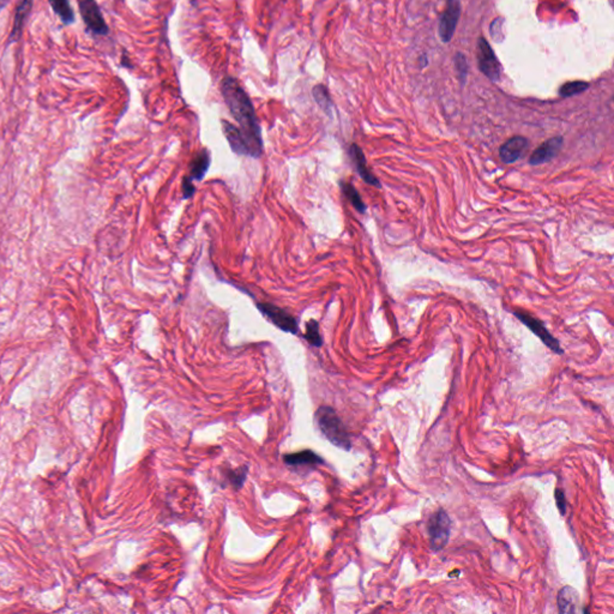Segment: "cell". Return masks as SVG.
I'll return each instance as SVG.
<instances>
[{
  "label": "cell",
  "instance_id": "1",
  "mask_svg": "<svg viewBox=\"0 0 614 614\" xmlns=\"http://www.w3.org/2000/svg\"><path fill=\"white\" fill-rule=\"evenodd\" d=\"M221 91L230 113L240 125V131L247 144L251 158H259L263 153V139L252 101L233 77H225Z\"/></svg>",
  "mask_w": 614,
  "mask_h": 614
},
{
  "label": "cell",
  "instance_id": "2",
  "mask_svg": "<svg viewBox=\"0 0 614 614\" xmlns=\"http://www.w3.org/2000/svg\"><path fill=\"white\" fill-rule=\"evenodd\" d=\"M316 419L321 433L328 438V441L343 450H350L352 441L349 434L335 409L323 406L317 410Z\"/></svg>",
  "mask_w": 614,
  "mask_h": 614
},
{
  "label": "cell",
  "instance_id": "3",
  "mask_svg": "<svg viewBox=\"0 0 614 614\" xmlns=\"http://www.w3.org/2000/svg\"><path fill=\"white\" fill-rule=\"evenodd\" d=\"M451 521L444 510L437 511L428 522V535L430 545L434 552L441 551L450 537Z\"/></svg>",
  "mask_w": 614,
  "mask_h": 614
},
{
  "label": "cell",
  "instance_id": "4",
  "mask_svg": "<svg viewBox=\"0 0 614 614\" xmlns=\"http://www.w3.org/2000/svg\"><path fill=\"white\" fill-rule=\"evenodd\" d=\"M515 317H517L519 321H522L528 329L532 331L534 335H537L540 340L542 341L543 345H547L552 352H554L556 354H563L564 350L561 349L559 341L556 340L554 336L552 335L550 331L547 330L546 326L540 319H537L532 315H529L528 312L513 311Z\"/></svg>",
  "mask_w": 614,
  "mask_h": 614
},
{
  "label": "cell",
  "instance_id": "5",
  "mask_svg": "<svg viewBox=\"0 0 614 614\" xmlns=\"http://www.w3.org/2000/svg\"><path fill=\"white\" fill-rule=\"evenodd\" d=\"M476 54H478L480 71L482 72L484 76L489 77L491 81H498L500 78V73H502L500 62H498L492 48L484 38H480L478 41Z\"/></svg>",
  "mask_w": 614,
  "mask_h": 614
},
{
  "label": "cell",
  "instance_id": "6",
  "mask_svg": "<svg viewBox=\"0 0 614 614\" xmlns=\"http://www.w3.org/2000/svg\"><path fill=\"white\" fill-rule=\"evenodd\" d=\"M79 11L86 28L95 35L105 36L108 34V25L106 24L100 8L95 0H81Z\"/></svg>",
  "mask_w": 614,
  "mask_h": 614
},
{
  "label": "cell",
  "instance_id": "7",
  "mask_svg": "<svg viewBox=\"0 0 614 614\" xmlns=\"http://www.w3.org/2000/svg\"><path fill=\"white\" fill-rule=\"evenodd\" d=\"M257 307L259 311L262 312V315L267 317L273 326H278V329L291 334H297L299 326L297 319L292 315L269 302L257 304Z\"/></svg>",
  "mask_w": 614,
  "mask_h": 614
},
{
  "label": "cell",
  "instance_id": "8",
  "mask_svg": "<svg viewBox=\"0 0 614 614\" xmlns=\"http://www.w3.org/2000/svg\"><path fill=\"white\" fill-rule=\"evenodd\" d=\"M460 14V0H447V6L439 21V35L444 42H449L454 36Z\"/></svg>",
  "mask_w": 614,
  "mask_h": 614
},
{
  "label": "cell",
  "instance_id": "9",
  "mask_svg": "<svg viewBox=\"0 0 614 614\" xmlns=\"http://www.w3.org/2000/svg\"><path fill=\"white\" fill-rule=\"evenodd\" d=\"M563 143H564V139L561 136L559 137H553V138L543 142L539 148L535 149L532 151L530 158H529V163L532 166H539V164H542V163L551 161L552 158H556V154L559 153V150L563 147Z\"/></svg>",
  "mask_w": 614,
  "mask_h": 614
},
{
  "label": "cell",
  "instance_id": "10",
  "mask_svg": "<svg viewBox=\"0 0 614 614\" xmlns=\"http://www.w3.org/2000/svg\"><path fill=\"white\" fill-rule=\"evenodd\" d=\"M349 156L352 158V161L354 163L355 168H356V171L359 173L361 179H363L366 184L371 185V186L380 188V187H382V184H380L378 179L376 177L373 173L371 172V169H369V166H367V161H366V158H365L364 151L361 150V148H360L358 144H352V145H350Z\"/></svg>",
  "mask_w": 614,
  "mask_h": 614
},
{
  "label": "cell",
  "instance_id": "11",
  "mask_svg": "<svg viewBox=\"0 0 614 614\" xmlns=\"http://www.w3.org/2000/svg\"><path fill=\"white\" fill-rule=\"evenodd\" d=\"M528 147V139L522 136H515L508 139L499 149V156L504 163H513L522 158Z\"/></svg>",
  "mask_w": 614,
  "mask_h": 614
},
{
  "label": "cell",
  "instance_id": "12",
  "mask_svg": "<svg viewBox=\"0 0 614 614\" xmlns=\"http://www.w3.org/2000/svg\"><path fill=\"white\" fill-rule=\"evenodd\" d=\"M222 127H223L225 138L228 140L232 150L235 154H238V155L249 156V147L245 142L244 136L241 134V131L234 125L230 124V121H227V120H222Z\"/></svg>",
  "mask_w": 614,
  "mask_h": 614
},
{
  "label": "cell",
  "instance_id": "13",
  "mask_svg": "<svg viewBox=\"0 0 614 614\" xmlns=\"http://www.w3.org/2000/svg\"><path fill=\"white\" fill-rule=\"evenodd\" d=\"M34 0H19V4L16 8V14H14V28L10 34L9 42L14 43L19 41L22 32H23L24 24L27 21L28 14L33 8Z\"/></svg>",
  "mask_w": 614,
  "mask_h": 614
},
{
  "label": "cell",
  "instance_id": "14",
  "mask_svg": "<svg viewBox=\"0 0 614 614\" xmlns=\"http://www.w3.org/2000/svg\"><path fill=\"white\" fill-rule=\"evenodd\" d=\"M556 601L561 613H576L580 611V595L570 585L561 588Z\"/></svg>",
  "mask_w": 614,
  "mask_h": 614
},
{
  "label": "cell",
  "instance_id": "15",
  "mask_svg": "<svg viewBox=\"0 0 614 614\" xmlns=\"http://www.w3.org/2000/svg\"><path fill=\"white\" fill-rule=\"evenodd\" d=\"M284 463L292 467H305V465H316L323 463L321 456L317 455L312 450H304L295 454H288L283 456Z\"/></svg>",
  "mask_w": 614,
  "mask_h": 614
},
{
  "label": "cell",
  "instance_id": "16",
  "mask_svg": "<svg viewBox=\"0 0 614 614\" xmlns=\"http://www.w3.org/2000/svg\"><path fill=\"white\" fill-rule=\"evenodd\" d=\"M209 166H210V153L206 149H201L192 161L191 167H190V177H188L191 180L199 182L206 175Z\"/></svg>",
  "mask_w": 614,
  "mask_h": 614
},
{
  "label": "cell",
  "instance_id": "17",
  "mask_svg": "<svg viewBox=\"0 0 614 614\" xmlns=\"http://www.w3.org/2000/svg\"><path fill=\"white\" fill-rule=\"evenodd\" d=\"M49 5L52 6L53 11L58 14L62 23L72 24L75 22V12L72 10L69 0H48Z\"/></svg>",
  "mask_w": 614,
  "mask_h": 614
},
{
  "label": "cell",
  "instance_id": "18",
  "mask_svg": "<svg viewBox=\"0 0 614 614\" xmlns=\"http://www.w3.org/2000/svg\"><path fill=\"white\" fill-rule=\"evenodd\" d=\"M340 185L341 190L343 192V195L348 198V201L352 203V206H354L355 209L359 211L360 214H365L366 206H365L364 201L361 199V196H360L358 190L350 182H341Z\"/></svg>",
  "mask_w": 614,
  "mask_h": 614
},
{
  "label": "cell",
  "instance_id": "19",
  "mask_svg": "<svg viewBox=\"0 0 614 614\" xmlns=\"http://www.w3.org/2000/svg\"><path fill=\"white\" fill-rule=\"evenodd\" d=\"M312 94L316 100L317 103L319 105L321 110H324L328 114H330L331 110V99L329 95V91L326 89V86L323 84H317L312 89Z\"/></svg>",
  "mask_w": 614,
  "mask_h": 614
},
{
  "label": "cell",
  "instance_id": "20",
  "mask_svg": "<svg viewBox=\"0 0 614 614\" xmlns=\"http://www.w3.org/2000/svg\"><path fill=\"white\" fill-rule=\"evenodd\" d=\"M304 337L313 347H321L323 339H321V332H319L318 321H315V319H310V321H307L306 332H305Z\"/></svg>",
  "mask_w": 614,
  "mask_h": 614
},
{
  "label": "cell",
  "instance_id": "21",
  "mask_svg": "<svg viewBox=\"0 0 614 614\" xmlns=\"http://www.w3.org/2000/svg\"><path fill=\"white\" fill-rule=\"evenodd\" d=\"M588 86H589V84L585 83V82H570V83H566V84L561 86L559 94L561 96H564V97H570V96L577 95V94H580V93L587 90Z\"/></svg>",
  "mask_w": 614,
  "mask_h": 614
},
{
  "label": "cell",
  "instance_id": "22",
  "mask_svg": "<svg viewBox=\"0 0 614 614\" xmlns=\"http://www.w3.org/2000/svg\"><path fill=\"white\" fill-rule=\"evenodd\" d=\"M246 475H247V468L241 467L240 469L228 471V479H230V484H233L235 489H241L243 484H244L245 479H246Z\"/></svg>",
  "mask_w": 614,
  "mask_h": 614
},
{
  "label": "cell",
  "instance_id": "23",
  "mask_svg": "<svg viewBox=\"0 0 614 614\" xmlns=\"http://www.w3.org/2000/svg\"><path fill=\"white\" fill-rule=\"evenodd\" d=\"M456 70L458 71L460 78L465 81L468 69H467V62L462 54H457V57H456Z\"/></svg>",
  "mask_w": 614,
  "mask_h": 614
},
{
  "label": "cell",
  "instance_id": "24",
  "mask_svg": "<svg viewBox=\"0 0 614 614\" xmlns=\"http://www.w3.org/2000/svg\"><path fill=\"white\" fill-rule=\"evenodd\" d=\"M182 192H184V198H190V197L193 196L195 192H196V188L193 186L192 180L188 177L184 179V182H182Z\"/></svg>",
  "mask_w": 614,
  "mask_h": 614
},
{
  "label": "cell",
  "instance_id": "25",
  "mask_svg": "<svg viewBox=\"0 0 614 614\" xmlns=\"http://www.w3.org/2000/svg\"><path fill=\"white\" fill-rule=\"evenodd\" d=\"M554 495H556V506L559 508L561 515H564V513H566L565 494H564V492H563L561 489H556Z\"/></svg>",
  "mask_w": 614,
  "mask_h": 614
},
{
  "label": "cell",
  "instance_id": "26",
  "mask_svg": "<svg viewBox=\"0 0 614 614\" xmlns=\"http://www.w3.org/2000/svg\"><path fill=\"white\" fill-rule=\"evenodd\" d=\"M8 3H9V0H0V11L4 9L5 6L8 5Z\"/></svg>",
  "mask_w": 614,
  "mask_h": 614
}]
</instances>
